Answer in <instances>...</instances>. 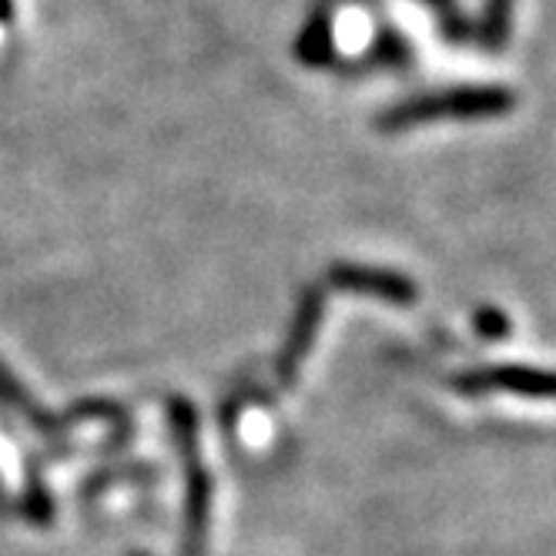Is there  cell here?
Masks as SVG:
<instances>
[{"instance_id":"obj_4","label":"cell","mask_w":556,"mask_h":556,"mask_svg":"<svg viewBox=\"0 0 556 556\" xmlns=\"http://www.w3.org/2000/svg\"><path fill=\"white\" fill-rule=\"evenodd\" d=\"M459 392H486V389H506L516 395H530V400H549L553 395V379L543 369H527V366H490L480 372H466L456 379Z\"/></svg>"},{"instance_id":"obj_9","label":"cell","mask_w":556,"mask_h":556,"mask_svg":"<svg viewBox=\"0 0 556 556\" xmlns=\"http://www.w3.org/2000/svg\"><path fill=\"white\" fill-rule=\"evenodd\" d=\"M131 556H148V553H131Z\"/></svg>"},{"instance_id":"obj_5","label":"cell","mask_w":556,"mask_h":556,"mask_svg":"<svg viewBox=\"0 0 556 556\" xmlns=\"http://www.w3.org/2000/svg\"><path fill=\"white\" fill-rule=\"evenodd\" d=\"M319 323H323V292L308 289L302 295V305H299V315H295V326H292V332L286 339V349H282V355H278V379H282V386L295 382V372H299L302 359H305L312 342H315Z\"/></svg>"},{"instance_id":"obj_8","label":"cell","mask_w":556,"mask_h":556,"mask_svg":"<svg viewBox=\"0 0 556 556\" xmlns=\"http://www.w3.org/2000/svg\"><path fill=\"white\" fill-rule=\"evenodd\" d=\"M0 17H11V0H0Z\"/></svg>"},{"instance_id":"obj_6","label":"cell","mask_w":556,"mask_h":556,"mask_svg":"<svg viewBox=\"0 0 556 556\" xmlns=\"http://www.w3.org/2000/svg\"><path fill=\"white\" fill-rule=\"evenodd\" d=\"M329 54H332V24L326 17H312L299 41V58L305 64H326Z\"/></svg>"},{"instance_id":"obj_7","label":"cell","mask_w":556,"mask_h":556,"mask_svg":"<svg viewBox=\"0 0 556 556\" xmlns=\"http://www.w3.org/2000/svg\"><path fill=\"white\" fill-rule=\"evenodd\" d=\"M476 326H480L486 336H503L506 332V319L496 312H483V319H476Z\"/></svg>"},{"instance_id":"obj_2","label":"cell","mask_w":556,"mask_h":556,"mask_svg":"<svg viewBox=\"0 0 556 556\" xmlns=\"http://www.w3.org/2000/svg\"><path fill=\"white\" fill-rule=\"evenodd\" d=\"M513 108V91L506 88H456L440 94H422L395 104L382 114L386 131H403L419 122H440V117H496Z\"/></svg>"},{"instance_id":"obj_1","label":"cell","mask_w":556,"mask_h":556,"mask_svg":"<svg viewBox=\"0 0 556 556\" xmlns=\"http://www.w3.org/2000/svg\"><path fill=\"white\" fill-rule=\"evenodd\" d=\"M168 422L178 443V456L185 466V536L181 553L185 556H202L208 543L212 527V472L198 453V416L188 400L168 403Z\"/></svg>"},{"instance_id":"obj_3","label":"cell","mask_w":556,"mask_h":556,"mask_svg":"<svg viewBox=\"0 0 556 556\" xmlns=\"http://www.w3.org/2000/svg\"><path fill=\"white\" fill-rule=\"evenodd\" d=\"M332 286L345 289L352 295H372L392 305H409L416 302V286L400 271H382V268H359V265H339L332 268Z\"/></svg>"}]
</instances>
